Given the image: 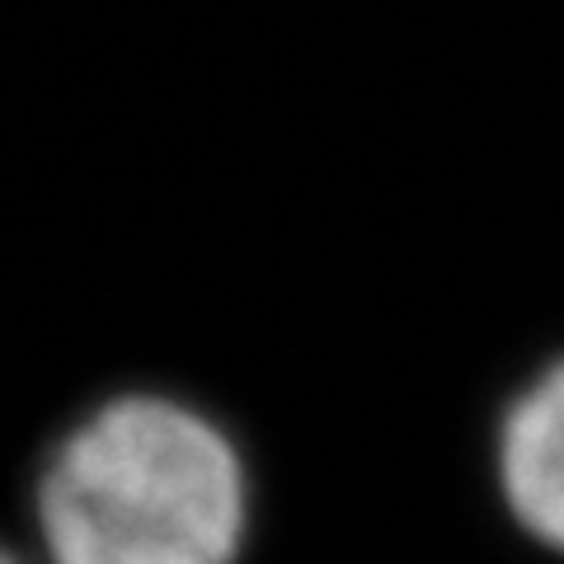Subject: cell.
Wrapping results in <instances>:
<instances>
[{
    "label": "cell",
    "instance_id": "cell-1",
    "mask_svg": "<svg viewBox=\"0 0 564 564\" xmlns=\"http://www.w3.org/2000/svg\"><path fill=\"white\" fill-rule=\"evenodd\" d=\"M250 532L254 475L236 433L151 377L80 400L29 475L33 564H240Z\"/></svg>",
    "mask_w": 564,
    "mask_h": 564
},
{
    "label": "cell",
    "instance_id": "cell-2",
    "mask_svg": "<svg viewBox=\"0 0 564 564\" xmlns=\"http://www.w3.org/2000/svg\"><path fill=\"white\" fill-rule=\"evenodd\" d=\"M499 485L527 532L564 551V362L541 372L503 414Z\"/></svg>",
    "mask_w": 564,
    "mask_h": 564
},
{
    "label": "cell",
    "instance_id": "cell-3",
    "mask_svg": "<svg viewBox=\"0 0 564 564\" xmlns=\"http://www.w3.org/2000/svg\"><path fill=\"white\" fill-rule=\"evenodd\" d=\"M0 564H33V555H29V545H24L20 536L0 532Z\"/></svg>",
    "mask_w": 564,
    "mask_h": 564
}]
</instances>
